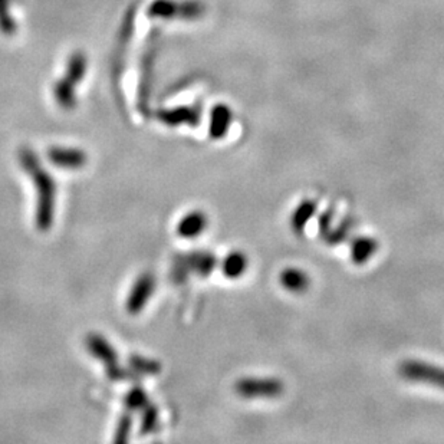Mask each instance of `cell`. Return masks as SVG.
I'll return each mask as SVG.
<instances>
[{"instance_id":"obj_16","label":"cell","mask_w":444,"mask_h":444,"mask_svg":"<svg viewBox=\"0 0 444 444\" xmlns=\"http://www.w3.org/2000/svg\"><path fill=\"white\" fill-rule=\"evenodd\" d=\"M87 71V58L83 52H73L68 61L66 73L64 79L72 87L79 84L84 79Z\"/></svg>"},{"instance_id":"obj_9","label":"cell","mask_w":444,"mask_h":444,"mask_svg":"<svg viewBox=\"0 0 444 444\" xmlns=\"http://www.w3.org/2000/svg\"><path fill=\"white\" fill-rule=\"evenodd\" d=\"M85 347L94 358L102 362L105 366V370L118 364V354L115 348L102 335L98 334L88 335L85 340Z\"/></svg>"},{"instance_id":"obj_23","label":"cell","mask_w":444,"mask_h":444,"mask_svg":"<svg viewBox=\"0 0 444 444\" xmlns=\"http://www.w3.org/2000/svg\"><path fill=\"white\" fill-rule=\"evenodd\" d=\"M0 29L6 35H12L16 29L9 12V0H0Z\"/></svg>"},{"instance_id":"obj_5","label":"cell","mask_w":444,"mask_h":444,"mask_svg":"<svg viewBox=\"0 0 444 444\" xmlns=\"http://www.w3.org/2000/svg\"><path fill=\"white\" fill-rule=\"evenodd\" d=\"M155 291V277L152 273L145 272L141 273L136 282L134 285L130 289V294L127 296L126 301V309L130 315H138L140 312H143L147 306V304L150 302V299L152 298Z\"/></svg>"},{"instance_id":"obj_15","label":"cell","mask_w":444,"mask_h":444,"mask_svg":"<svg viewBox=\"0 0 444 444\" xmlns=\"http://www.w3.org/2000/svg\"><path fill=\"white\" fill-rule=\"evenodd\" d=\"M248 258L241 252L229 253L222 262V272L229 279H237L244 276L248 269Z\"/></svg>"},{"instance_id":"obj_1","label":"cell","mask_w":444,"mask_h":444,"mask_svg":"<svg viewBox=\"0 0 444 444\" xmlns=\"http://www.w3.org/2000/svg\"><path fill=\"white\" fill-rule=\"evenodd\" d=\"M19 163L36 188V227L40 232H48L55 219L56 183L49 172L40 166V161L33 150L23 148L19 152Z\"/></svg>"},{"instance_id":"obj_22","label":"cell","mask_w":444,"mask_h":444,"mask_svg":"<svg viewBox=\"0 0 444 444\" xmlns=\"http://www.w3.org/2000/svg\"><path fill=\"white\" fill-rule=\"evenodd\" d=\"M131 430H133V417L128 413H126V414L121 416V419H119V421L116 424L114 443H116V444L127 443L128 438H130Z\"/></svg>"},{"instance_id":"obj_7","label":"cell","mask_w":444,"mask_h":444,"mask_svg":"<svg viewBox=\"0 0 444 444\" xmlns=\"http://www.w3.org/2000/svg\"><path fill=\"white\" fill-rule=\"evenodd\" d=\"M51 163L62 170H79L87 164V154L79 148L54 147L48 151Z\"/></svg>"},{"instance_id":"obj_21","label":"cell","mask_w":444,"mask_h":444,"mask_svg":"<svg viewBox=\"0 0 444 444\" xmlns=\"http://www.w3.org/2000/svg\"><path fill=\"white\" fill-rule=\"evenodd\" d=\"M141 412H143V417H141L140 431L141 434H151L158 426V420H160L158 409L150 402V404L145 406Z\"/></svg>"},{"instance_id":"obj_11","label":"cell","mask_w":444,"mask_h":444,"mask_svg":"<svg viewBox=\"0 0 444 444\" xmlns=\"http://www.w3.org/2000/svg\"><path fill=\"white\" fill-rule=\"evenodd\" d=\"M157 116L161 123L170 127H177L181 124H188V126L198 124V112L196 109L186 108V107L163 109L157 114Z\"/></svg>"},{"instance_id":"obj_18","label":"cell","mask_w":444,"mask_h":444,"mask_svg":"<svg viewBox=\"0 0 444 444\" xmlns=\"http://www.w3.org/2000/svg\"><path fill=\"white\" fill-rule=\"evenodd\" d=\"M130 367L133 368L134 374L137 376H155L161 371L160 362L141 356V355H133L130 356Z\"/></svg>"},{"instance_id":"obj_17","label":"cell","mask_w":444,"mask_h":444,"mask_svg":"<svg viewBox=\"0 0 444 444\" xmlns=\"http://www.w3.org/2000/svg\"><path fill=\"white\" fill-rule=\"evenodd\" d=\"M230 126V112L224 107H217L213 109L210 119V136L213 138H222Z\"/></svg>"},{"instance_id":"obj_14","label":"cell","mask_w":444,"mask_h":444,"mask_svg":"<svg viewBox=\"0 0 444 444\" xmlns=\"http://www.w3.org/2000/svg\"><path fill=\"white\" fill-rule=\"evenodd\" d=\"M316 203L313 200H304L302 203L294 210L291 216V227L295 233L301 234L305 232L308 223L312 220V217L316 213Z\"/></svg>"},{"instance_id":"obj_3","label":"cell","mask_w":444,"mask_h":444,"mask_svg":"<svg viewBox=\"0 0 444 444\" xmlns=\"http://www.w3.org/2000/svg\"><path fill=\"white\" fill-rule=\"evenodd\" d=\"M236 392L244 398H273L284 392V383L277 378H241L234 384Z\"/></svg>"},{"instance_id":"obj_13","label":"cell","mask_w":444,"mask_h":444,"mask_svg":"<svg viewBox=\"0 0 444 444\" xmlns=\"http://www.w3.org/2000/svg\"><path fill=\"white\" fill-rule=\"evenodd\" d=\"M279 282L287 291L294 292V294H301L309 288L311 279L308 273L299 268H287L280 272Z\"/></svg>"},{"instance_id":"obj_8","label":"cell","mask_w":444,"mask_h":444,"mask_svg":"<svg viewBox=\"0 0 444 444\" xmlns=\"http://www.w3.org/2000/svg\"><path fill=\"white\" fill-rule=\"evenodd\" d=\"M154 59H155V48H154V45H150L148 49L144 52V56H143L141 79H140V90H138V108L144 115L148 114Z\"/></svg>"},{"instance_id":"obj_10","label":"cell","mask_w":444,"mask_h":444,"mask_svg":"<svg viewBox=\"0 0 444 444\" xmlns=\"http://www.w3.org/2000/svg\"><path fill=\"white\" fill-rule=\"evenodd\" d=\"M208 223L209 220L206 213L200 210H193L187 213L183 219H180V222L177 223V234L181 239L187 240L196 239L208 229Z\"/></svg>"},{"instance_id":"obj_4","label":"cell","mask_w":444,"mask_h":444,"mask_svg":"<svg viewBox=\"0 0 444 444\" xmlns=\"http://www.w3.org/2000/svg\"><path fill=\"white\" fill-rule=\"evenodd\" d=\"M217 265V258L210 252H194L190 253L181 260H176L174 276L177 280L186 277L187 273H196L201 277H208L212 275Z\"/></svg>"},{"instance_id":"obj_12","label":"cell","mask_w":444,"mask_h":444,"mask_svg":"<svg viewBox=\"0 0 444 444\" xmlns=\"http://www.w3.org/2000/svg\"><path fill=\"white\" fill-rule=\"evenodd\" d=\"M378 251V241L370 236H359L351 245V260L355 265L367 263Z\"/></svg>"},{"instance_id":"obj_20","label":"cell","mask_w":444,"mask_h":444,"mask_svg":"<svg viewBox=\"0 0 444 444\" xmlns=\"http://www.w3.org/2000/svg\"><path fill=\"white\" fill-rule=\"evenodd\" d=\"M150 404L148 400V394L145 392V390L140 385L131 388L127 395L124 397V406L127 410L134 412V410H143L145 406Z\"/></svg>"},{"instance_id":"obj_6","label":"cell","mask_w":444,"mask_h":444,"mask_svg":"<svg viewBox=\"0 0 444 444\" xmlns=\"http://www.w3.org/2000/svg\"><path fill=\"white\" fill-rule=\"evenodd\" d=\"M201 12V6L196 2L177 4L174 0H154L148 9V15L151 18L170 19L174 16H181L186 19H193L198 16Z\"/></svg>"},{"instance_id":"obj_24","label":"cell","mask_w":444,"mask_h":444,"mask_svg":"<svg viewBox=\"0 0 444 444\" xmlns=\"http://www.w3.org/2000/svg\"><path fill=\"white\" fill-rule=\"evenodd\" d=\"M349 232H351L349 223H344V224L338 226L337 229H330V232L324 237L327 239L330 245H340L341 241H344L348 237Z\"/></svg>"},{"instance_id":"obj_2","label":"cell","mask_w":444,"mask_h":444,"mask_svg":"<svg viewBox=\"0 0 444 444\" xmlns=\"http://www.w3.org/2000/svg\"><path fill=\"white\" fill-rule=\"evenodd\" d=\"M398 371L402 378L409 381L426 383L444 390V368L441 367L430 366L428 362L417 359H407L401 362Z\"/></svg>"},{"instance_id":"obj_19","label":"cell","mask_w":444,"mask_h":444,"mask_svg":"<svg viewBox=\"0 0 444 444\" xmlns=\"http://www.w3.org/2000/svg\"><path fill=\"white\" fill-rule=\"evenodd\" d=\"M54 95H55L56 102H58L62 108H65V109H71V108L75 107V104H76L75 88H73L72 85H69L64 78L59 79L58 83L55 84Z\"/></svg>"}]
</instances>
